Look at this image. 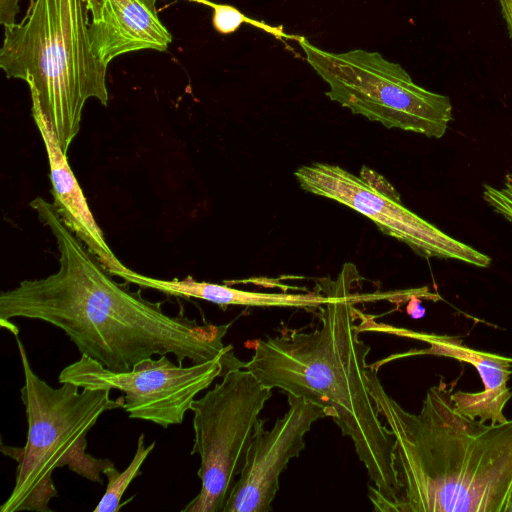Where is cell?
<instances>
[{"label":"cell","instance_id":"cell-11","mask_svg":"<svg viewBox=\"0 0 512 512\" xmlns=\"http://www.w3.org/2000/svg\"><path fill=\"white\" fill-rule=\"evenodd\" d=\"M397 335L422 340L429 344L424 349L410 350L406 353L392 354L368 365L377 372L384 364L408 356L435 355L453 358L472 365L479 373L484 390L481 392H463L453 390L451 399L455 409L470 419L495 425L508 419L504 409L512 398L507 382L512 375V358L495 353L479 351L465 346L457 337L425 334L399 328Z\"/></svg>","mask_w":512,"mask_h":512},{"label":"cell","instance_id":"cell-13","mask_svg":"<svg viewBox=\"0 0 512 512\" xmlns=\"http://www.w3.org/2000/svg\"><path fill=\"white\" fill-rule=\"evenodd\" d=\"M32 115L47 152L54 199L52 204L59 216L111 275L128 271L129 268L108 246L53 130L34 106Z\"/></svg>","mask_w":512,"mask_h":512},{"label":"cell","instance_id":"cell-3","mask_svg":"<svg viewBox=\"0 0 512 512\" xmlns=\"http://www.w3.org/2000/svg\"><path fill=\"white\" fill-rule=\"evenodd\" d=\"M369 393L395 438L399 498L394 512H508L512 419L486 424L459 413L454 384L430 387L418 413L387 394L368 368Z\"/></svg>","mask_w":512,"mask_h":512},{"label":"cell","instance_id":"cell-4","mask_svg":"<svg viewBox=\"0 0 512 512\" xmlns=\"http://www.w3.org/2000/svg\"><path fill=\"white\" fill-rule=\"evenodd\" d=\"M84 0H34L24 19L4 28L0 67L24 80L67 153L80 130L86 101L108 103L107 66L92 52Z\"/></svg>","mask_w":512,"mask_h":512},{"label":"cell","instance_id":"cell-20","mask_svg":"<svg viewBox=\"0 0 512 512\" xmlns=\"http://www.w3.org/2000/svg\"><path fill=\"white\" fill-rule=\"evenodd\" d=\"M407 313L414 319L421 318L425 315V308L420 305V301L413 295L407 305Z\"/></svg>","mask_w":512,"mask_h":512},{"label":"cell","instance_id":"cell-15","mask_svg":"<svg viewBox=\"0 0 512 512\" xmlns=\"http://www.w3.org/2000/svg\"><path fill=\"white\" fill-rule=\"evenodd\" d=\"M156 442L145 445V434L141 433L137 440L136 452L129 465L118 471L114 464L107 467L103 474L108 482L106 490L93 512H117L121 508V499L132 480L139 475L140 467L153 451Z\"/></svg>","mask_w":512,"mask_h":512},{"label":"cell","instance_id":"cell-10","mask_svg":"<svg viewBox=\"0 0 512 512\" xmlns=\"http://www.w3.org/2000/svg\"><path fill=\"white\" fill-rule=\"evenodd\" d=\"M289 408L270 430L261 419L250 445L246 464L223 512H269L279 490V477L290 460L305 447L304 437L325 410L311 401L287 394Z\"/></svg>","mask_w":512,"mask_h":512},{"label":"cell","instance_id":"cell-14","mask_svg":"<svg viewBox=\"0 0 512 512\" xmlns=\"http://www.w3.org/2000/svg\"><path fill=\"white\" fill-rule=\"evenodd\" d=\"M121 278L126 283L141 288L155 289L171 296L197 298L225 308L229 305L246 307H291L316 309L332 300L334 296L332 280L323 279L322 292L308 293H265L245 291L226 285L197 281L191 276L185 279L164 280L139 274L133 270L124 272Z\"/></svg>","mask_w":512,"mask_h":512},{"label":"cell","instance_id":"cell-7","mask_svg":"<svg viewBox=\"0 0 512 512\" xmlns=\"http://www.w3.org/2000/svg\"><path fill=\"white\" fill-rule=\"evenodd\" d=\"M212 389L195 399L191 455H199L201 488L182 512H223L247 460L259 415L272 396L248 369L227 372Z\"/></svg>","mask_w":512,"mask_h":512},{"label":"cell","instance_id":"cell-1","mask_svg":"<svg viewBox=\"0 0 512 512\" xmlns=\"http://www.w3.org/2000/svg\"><path fill=\"white\" fill-rule=\"evenodd\" d=\"M52 232L59 251L57 272L21 281L0 294V321L27 318L62 330L81 355L114 372L155 355H172L177 363L237 359L223 339L232 323L199 324L183 312L171 316L162 302L130 291L111 274L67 227L52 203L30 202Z\"/></svg>","mask_w":512,"mask_h":512},{"label":"cell","instance_id":"cell-8","mask_svg":"<svg viewBox=\"0 0 512 512\" xmlns=\"http://www.w3.org/2000/svg\"><path fill=\"white\" fill-rule=\"evenodd\" d=\"M245 367L246 363L239 358H216L184 366L161 355L157 359L141 360L130 371L114 372L81 355L61 370L58 381L80 388L119 390L124 393L122 408L129 418L149 421L166 429L183 422L196 396L216 378Z\"/></svg>","mask_w":512,"mask_h":512},{"label":"cell","instance_id":"cell-9","mask_svg":"<svg viewBox=\"0 0 512 512\" xmlns=\"http://www.w3.org/2000/svg\"><path fill=\"white\" fill-rule=\"evenodd\" d=\"M294 176L303 190L368 217L384 234L424 257L454 259L482 268L490 265L488 255L447 235L403 206L395 189L365 166L356 176L337 165L314 163L301 166Z\"/></svg>","mask_w":512,"mask_h":512},{"label":"cell","instance_id":"cell-18","mask_svg":"<svg viewBox=\"0 0 512 512\" xmlns=\"http://www.w3.org/2000/svg\"><path fill=\"white\" fill-rule=\"evenodd\" d=\"M19 0H0V23L4 28H12L16 25L15 16L19 11Z\"/></svg>","mask_w":512,"mask_h":512},{"label":"cell","instance_id":"cell-16","mask_svg":"<svg viewBox=\"0 0 512 512\" xmlns=\"http://www.w3.org/2000/svg\"><path fill=\"white\" fill-rule=\"evenodd\" d=\"M213 7L212 24L214 29L221 34H231L235 32L243 23H252L253 25L263 28L268 32H277L276 29L267 27L258 21L248 19L237 8L225 4H213L205 0H199Z\"/></svg>","mask_w":512,"mask_h":512},{"label":"cell","instance_id":"cell-21","mask_svg":"<svg viewBox=\"0 0 512 512\" xmlns=\"http://www.w3.org/2000/svg\"><path fill=\"white\" fill-rule=\"evenodd\" d=\"M508 512H512V498H511V503H510L509 508H508Z\"/></svg>","mask_w":512,"mask_h":512},{"label":"cell","instance_id":"cell-5","mask_svg":"<svg viewBox=\"0 0 512 512\" xmlns=\"http://www.w3.org/2000/svg\"><path fill=\"white\" fill-rule=\"evenodd\" d=\"M24 374L20 397L28 430L23 447L2 445L1 451L17 461L15 484L1 505V512L52 511L49 501L57 496L52 481L55 469L67 466L76 474L102 484L100 473L114 464L87 454L86 435L107 411L122 408L111 389L81 388L70 382L54 388L33 370L24 344L15 336Z\"/></svg>","mask_w":512,"mask_h":512},{"label":"cell","instance_id":"cell-17","mask_svg":"<svg viewBox=\"0 0 512 512\" xmlns=\"http://www.w3.org/2000/svg\"><path fill=\"white\" fill-rule=\"evenodd\" d=\"M483 198L496 213L512 223V172L501 185H484Z\"/></svg>","mask_w":512,"mask_h":512},{"label":"cell","instance_id":"cell-12","mask_svg":"<svg viewBox=\"0 0 512 512\" xmlns=\"http://www.w3.org/2000/svg\"><path fill=\"white\" fill-rule=\"evenodd\" d=\"M91 14V49L105 66L116 57L139 50L166 51L172 35L162 24L156 0H84Z\"/></svg>","mask_w":512,"mask_h":512},{"label":"cell","instance_id":"cell-2","mask_svg":"<svg viewBox=\"0 0 512 512\" xmlns=\"http://www.w3.org/2000/svg\"><path fill=\"white\" fill-rule=\"evenodd\" d=\"M357 278L355 266L345 264L332 280V300L319 307L321 327L253 341L254 354L245 368L265 386L321 406L342 435L352 440L373 483V510L394 512L399 498L395 438L369 393L366 358L371 348L359 338L354 324L356 302L387 299L394 293L352 294Z\"/></svg>","mask_w":512,"mask_h":512},{"label":"cell","instance_id":"cell-6","mask_svg":"<svg viewBox=\"0 0 512 512\" xmlns=\"http://www.w3.org/2000/svg\"><path fill=\"white\" fill-rule=\"evenodd\" d=\"M307 63L326 82V96L353 114L398 128L441 138L453 119L449 97L416 84L398 63L379 52L356 48L325 51L298 37Z\"/></svg>","mask_w":512,"mask_h":512},{"label":"cell","instance_id":"cell-19","mask_svg":"<svg viewBox=\"0 0 512 512\" xmlns=\"http://www.w3.org/2000/svg\"><path fill=\"white\" fill-rule=\"evenodd\" d=\"M509 35L512 39V0H498Z\"/></svg>","mask_w":512,"mask_h":512}]
</instances>
